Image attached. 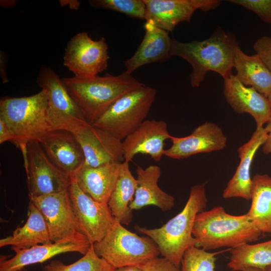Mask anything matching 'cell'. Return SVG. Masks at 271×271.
<instances>
[{
  "mask_svg": "<svg viewBox=\"0 0 271 271\" xmlns=\"http://www.w3.org/2000/svg\"><path fill=\"white\" fill-rule=\"evenodd\" d=\"M238 44L233 34L220 29L201 41L182 42L173 39L171 55L184 59L191 65V85L197 87L209 71L217 73L224 79L233 74L235 49Z\"/></svg>",
  "mask_w": 271,
  "mask_h": 271,
  "instance_id": "cell-1",
  "label": "cell"
},
{
  "mask_svg": "<svg viewBox=\"0 0 271 271\" xmlns=\"http://www.w3.org/2000/svg\"><path fill=\"white\" fill-rule=\"evenodd\" d=\"M62 80L85 119L91 124L120 97L145 86L125 71L116 76L107 73L104 76H74Z\"/></svg>",
  "mask_w": 271,
  "mask_h": 271,
  "instance_id": "cell-2",
  "label": "cell"
},
{
  "mask_svg": "<svg viewBox=\"0 0 271 271\" xmlns=\"http://www.w3.org/2000/svg\"><path fill=\"white\" fill-rule=\"evenodd\" d=\"M206 184L193 186L182 210L161 227L137 228L140 233L148 236L156 243L164 257L178 266H180L185 251L195 246L193 228L197 214L206 207Z\"/></svg>",
  "mask_w": 271,
  "mask_h": 271,
  "instance_id": "cell-3",
  "label": "cell"
},
{
  "mask_svg": "<svg viewBox=\"0 0 271 271\" xmlns=\"http://www.w3.org/2000/svg\"><path fill=\"white\" fill-rule=\"evenodd\" d=\"M192 233L195 246L206 251L224 247L234 248L256 241L262 234L246 213L231 215L222 206L198 214Z\"/></svg>",
  "mask_w": 271,
  "mask_h": 271,
  "instance_id": "cell-4",
  "label": "cell"
},
{
  "mask_svg": "<svg viewBox=\"0 0 271 271\" xmlns=\"http://www.w3.org/2000/svg\"><path fill=\"white\" fill-rule=\"evenodd\" d=\"M0 119L6 122L20 149L40 141L53 130L45 91L30 96H5L0 100Z\"/></svg>",
  "mask_w": 271,
  "mask_h": 271,
  "instance_id": "cell-5",
  "label": "cell"
},
{
  "mask_svg": "<svg viewBox=\"0 0 271 271\" xmlns=\"http://www.w3.org/2000/svg\"><path fill=\"white\" fill-rule=\"evenodd\" d=\"M53 129L70 132L84 153L82 167H98L124 162L122 141L86 120L68 116H50Z\"/></svg>",
  "mask_w": 271,
  "mask_h": 271,
  "instance_id": "cell-6",
  "label": "cell"
},
{
  "mask_svg": "<svg viewBox=\"0 0 271 271\" xmlns=\"http://www.w3.org/2000/svg\"><path fill=\"white\" fill-rule=\"evenodd\" d=\"M97 254L113 268L140 266L160 254L148 236H140L115 219L106 235L93 244Z\"/></svg>",
  "mask_w": 271,
  "mask_h": 271,
  "instance_id": "cell-7",
  "label": "cell"
},
{
  "mask_svg": "<svg viewBox=\"0 0 271 271\" xmlns=\"http://www.w3.org/2000/svg\"><path fill=\"white\" fill-rule=\"evenodd\" d=\"M155 89L144 86L117 99L93 124L122 141L146 120L155 99Z\"/></svg>",
  "mask_w": 271,
  "mask_h": 271,
  "instance_id": "cell-8",
  "label": "cell"
},
{
  "mask_svg": "<svg viewBox=\"0 0 271 271\" xmlns=\"http://www.w3.org/2000/svg\"><path fill=\"white\" fill-rule=\"evenodd\" d=\"M24 161L29 197L68 189L70 176L51 161L39 142L32 141L27 144V158Z\"/></svg>",
  "mask_w": 271,
  "mask_h": 271,
  "instance_id": "cell-9",
  "label": "cell"
},
{
  "mask_svg": "<svg viewBox=\"0 0 271 271\" xmlns=\"http://www.w3.org/2000/svg\"><path fill=\"white\" fill-rule=\"evenodd\" d=\"M68 191L81 232L91 244L100 241L113 225L115 218L107 204L95 201L78 186L73 176Z\"/></svg>",
  "mask_w": 271,
  "mask_h": 271,
  "instance_id": "cell-10",
  "label": "cell"
},
{
  "mask_svg": "<svg viewBox=\"0 0 271 271\" xmlns=\"http://www.w3.org/2000/svg\"><path fill=\"white\" fill-rule=\"evenodd\" d=\"M108 59V46L104 38L95 41L86 32H81L68 42L63 64L76 76H93L107 69Z\"/></svg>",
  "mask_w": 271,
  "mask_h": 271,
  "instance_id": "cell-11",
  "label": "cell"
},
{
  "mask_svg": "<svg viewBox=\"0 0 271 271\" xmlns=\"http://www.w3.org/2000/svg\"><path fill=\"white\" fill-rule=\"evenodd\" d=\"M29 199L44 217L52 242L82 233L73 211L68 190L30 197Z\"/></svg>",
  "mask_w": 271,
  "mask_h": 271,
  "instance_id": "cell-12",
  "label": "cell"
},
{
  "mask_svg": "<svg viewBox=\"0 0 271 271\" xmlns=\"http://www.w3.org/2000/svg\"><path fill=\"white\" fill-rule=\"evenodd\" d=\"M91 245L87 238L80 233L56 242L38 244L27 249L11 247L15 254L9 259L3 256L1 257L0 271H18L28 265L42 263L66 252H76L84 255Z\"/></svg>",
  "mask_w": 271,
  "mask_h": 271,
  "instance_id": "cell-13",
  "label": "cell"
},
{
  "mask_svg": "<svg viewBox=\"0 0 271 271\" xmlns=\"http://www.w3.org/2000/svg\"><path fill=\"white\" fill-rule=\"evenodd\" d=\"M146 6V21L158 27L173 32L178 24L189 22L194 12L200 9L208 12L215 9L218 0H144Z\"/></svg>",
  "mask_w": 271,
  "mask_h": 271,
  "instance_id": "cell-14",
  "label": "cell"
},
{
  "mask_svg": "<svg viewBox=\"0 0 271 271\" xmlns=\"http://www.w3.org/2000/svg\"><path fill=\"white\" fill-rule=\"evenodd\" d=\"M172 145L165 149L164 156L175 160L185 159L192 156L223 150L227 137L216 123L205 122L198 126L187 136H171Z\"/></svg>",
  "mask_w": 271,
  "mask_h": 271,
  "instance_id": "cell-15",
  "label": "cell"
},
{
  "mask_svg": "<svg viewBox=\"0 0 271 271\" xmlns=\"http://www.w3.org/2000/svg\"><path fill=\"white\" fill-rule=\"evenodd\" d=\"M171 136L164 120H145L122 141L124 161L129 163L135 156L141 154L160 162L164 156L165 142L170 140Z\"/></svg>",
  "mask_w": 271,
  "mask_h": 271,
  "instance_id": "cell-16",
  "label": "cell"
},
{
  "mask_svg": "<svg viewBox=\"0 0 271 271\" xmlns=\"http://www.w3.org/2000/svg\"><path fill=\"white\" fill-rule=\"evenodd\" d=\"M225 100L237 113H248L254 119L256 127H264L271 116V103L268 98L251 87L242 84L232 74L224 79Z\"/></svg>",
  "mask_w": 271,
  "mask_h": 271,
  "instance_id": "cell-17",
  "label": "cell"
},
{
  "mask_svg": "<svg viewBox=\"0 0 271 271\" xmlns=\"http://www.w3.org/2000/svg\"><path fill=\"white\" fill-rule=\"evenodd\" d=\"M39 142L51 161L70 176L83 166L85 157L82 149L75 137L68 130H52Z\"/></svg>",
  "mask_w": 271,
  "mask_h": 271,
  "instance_id": "cell-18",
  "label": "cell"
},
{
  "mask_svg": "<svg viewBox=\"0 0 271 271\" xmlns=\"http://www.w3.org/2000/svg\"><path fill=\"white\" fill-rule=\"evenodd\" d=\"M266 138L267 133L264 127L256 128L250 139L238 148L240 161L233 176L223 190V198L238 197L247 200L251 199L252 186L251 166L255 154Z\"/></svg>",
  "mask_w": 271,
  "mask_h": 271,
  "instance_id": "cell-19",
  "label": "cell"
},
{
  "mask_svg": "<svg viewBox=\"0 0 271 271\" xmlns=\"http://www.w3.org/2000/svg\"><path fill=\"white\" fill-rule=\"evenodd\" d=\"M144 37L134 54L124 62L126 73L131 74L148 64L162 63L171 56L172 40L169 32L146 21Z\"/></svg>",
  "mask_w": 271,
  "mask_h": 271,
  "instance_id": "cell-20",
  "label": "cell"
},
{
  "mask_svg": "<svg viewBox=\"0 0 271 271\" xmlns=\"http://www.w3.org/2000/svg\"><path fill=\"white\" fill-rule=\"evenodd\" d=\"M136 173L137 187L134 198L129 205L132 210L153 205L165 212L174 207V197L162 190L158 185L161 175L159 166L151 165L143 168L138 165Z\"/></svg>",
  "mask_w": 271,
  "mask_h": 271,
  "instance_id": "cell-21",
  "label": "cell"
},
{
  "mask_svg": "<svg viewBox=\"0 0 271 271\" xmlns=\"http://www.w3.org/2000/svg\"><path fill=\"white\" fill-rule=\"evenodd\" d=\"M37 83L46 93L50 116H68L85 120L62 78L51 68L44 65L41 67Z\"/></svg>",
  "mask_w": 271,
  "mask_h": 271,
  "instance_id": "cell-22",
  "label": "cell"
},
{
  "mask_svg": "<svg viewBox=\"0 0 271 271\" xmlns=\"http://www.w3.org/2000/svg\"><path fill=\"white\" fill-rule=\"evenodd\" d=\"M121 163L95 168L82 167L73 176L84 192L95 201L108 204L119 175Z\"/></svg>",
  "mask_w": 271,
  "mask_h": 271,
  "instance_id": "cell-23",
  "label": "cell"
},
{
  "mask_svg": "<svg viewBox=\"0 0 271 271\" xmlns=\"http://www.w3.org/2000/svg\"><path fill=\"white\" fill-rule=\"evenodd\" d=\"M52 242L44 217L31 201L28 206V218L21 227H17L12 234L0 240V247L11 246L27 249L33 246Z\"/></svg>",
  "mask_w": 271,
  "mask_h": 271,
  "instance_id": "cell-24",
  "label": "cell"
},
{
  "mask_svg": "<svg viewBox=\"0 0 271 271\" xmlns=\"http://www.w3.org/2000/svg\"><path fill=\"white\" fill-rule=\"evenodd\" d=\"M235 76L244 85L254 88L268 98L271 93V72L257 54L249 56L237 45L235 49Z\"/></svg>",
  "mask_w": 271,
  "mask_h": 271,
  "instance_id": "cell-25",
  "label": "cell"
},
{
  "mask_svg": "<svg viewBox=\"0 0 271 271\" xmlns=\"http://www.w3.org/2000/svg\"><path fill=\"white\" fill-rule=\"evenodd\" d=\"M137 184V179L130 171L129 163H121L108 206L113 217L122 224L128 225L132 220V210L129 205L134 198Z\"/></svg>",
  "mask_w": 271,
  "mask_h": 271,
  "instance_id": "cell-26",
  "label": "cell"
},
{
  "mask_svg": "<svg viewBox=\"0 0 271 271\" xmlns=\"http://www.w3.org/2000/svg\"><path fill=\"white\" fill-rule=\"evenodd\" d=\"M252 180L251 202L246 214L262 233L271 234V177L257 174Z\"/></svg>",
  "mask_w": 271,
  "mask_h": 271,
  "instance_id": "cell-27",
  "label": "cell"
},
{
  "mask_svg": "<svg viewBox=\"0 0 271 271\" xmlns=\"http://www.w3.org/2000/svg\"><path fill=\"white\" fill-rule=\"evenodd\" d=\"M228 267L231 271L252 267L266 269L271 265V239L250 244L240 245L230 249Z\"/></svg>",
  "mask_w": 271,
  "mask_h": 271,
  "instance_id": "cell-28",
  "label": "cell"
},
{
  "mask_svg": "<svg viewBox=\"0 0 271 271\" xmlns=\"http://www.w3.org/2000/svg\"><path fill=\"white\" fill-rule=\"evenodd\" d=\"M114 268L95 252L93 244L87 252L75 262L65 264L59 260L51 261L44 271H112Z\"/></svg>",
  "mask_w": 271,
  "mask_h": 271,
  "instance_id": "cell-29",
  "label": "cell"
},
{
  "mask_svg": "<svg viewBox=\"0 0 271 271\" xmlns=\"http://www.w3.org/2000/svg\"><path fill=\"white\" fill-rule=\"evenodd\" d=\"M217 254L195 246L191 247L183 256L181 271H214Z\"/></svg>",
  "mask_w": 271,
  "mask_h": 271,
  "instance_id": "cell-30",
  "label": "cell"
},
{
  "mask_svg": "<svg viewBox=\"0 0 271 271\" xmlns=\"http://www.w3.org/2000/svg\"><path fill=\"white\" fill-rule=\"evenodd\" d=\"M91 7L122 13L128 17L145 19L146 6L144 0H90Z\"/></svg>",
  "mask_w": 271,
  "mask_h": 271,
  "instance_id": "cell-31",
  "label": "cell"
},
{
  "mask_svg": "<svg viewBox=\"0 0 271 271\" xmlns=\"http://www.w3.org/2000/svg\"><path fill=\"white\" fill-rule=\"evenodd\" d=\"M228 2L252 11L264 22L271 24V0H230Z\"/></svg>",
  "mask_w": 271,
  "mask_h": 271,
  "instance_id": "cell-32",
  "label": "cell"
},
{
  "mask_svg": "<svg viewBox=\"0 0 271 271\" xmlns=\"http://www.w3.org/2000/svg\"><path fill=\"white\" fill-rule=\"evenodd\" d=\"M253 48L269 70L271 72V38L263 36L256 40Z\"/></svg>",
  "mask_w": 271,
  "mask_h": 271,
  "instance_id": "cell-33",
  "label": "cell"
},
{
  "mask_svg": "<svg viewBox=\"0 0 271 271\" xmlns=\"http://www.w3.org/2000/svg\"><path fill=\"white\" fill-rule=\"evenodd\" d=\"M142 271H181L178 266L165 257H155L140 266Z\"/></svg>",
  "mask_w": 271,
  "mask_h": 271,
  "instance_id": "cell-34",
  "label": "cell"
},
{
  "mask_svg": "<svg viewBox=\"0 0 271 271\" xmlns=\"http://www.w3.org/2000/svg\"><path fill=\"white\" fill-rule=\"evenodd\" d=\"M14 136L5 121L0 119V144L6 142H13Z\"/></svg>",
  "mask_w": 271,
  "mask_h": 271,
  "instance_id": "cell-35",
  "label": "cell"
},
{
  "mask_svg": "<svg viewBox=\"0 0 271 271\" xmlns=\"http://www.w3.org/2000/svg\"><path fill=\"white\" fill-rule=\"evenodd\" d=\"M264 127L267 133V138L262 146V152L265 154H268L271 153V116Z\"/></svg>",
  "mask_w": 271,
  "mask_h": 271,
  "instance_id": "cell-36",
  "label": "cell"
},
{
  "mask_svg": "<svg viewBox=\"0 0 271 271\" xmlns=\"http://www.w3.org/2000/svg\"><path fill=\"white\" fill-rule=\"evenodd\" d=\"M59 3L60 4V6L62 7H64L67 5L69 6V7L71 9H73L75 10H77L79 9V8L80 7V2L78 1H68V0H65V1H59Z\"/></svg>",
  "mask_w": 271,
  "mask_h": 271,
  "instance_id": "cell-37",
  "label": "cell"
},
{
  "mask_svg": "<svg viewBox=\"0 0 271 271\" xmlns=\"http://www.w3.org/2000/svg\"><path fill=\"white\" fill-rule=\"evenodd\" d=\"M5 56L3 53V52L2 53V52L1 51V75L3 83H6L8 81V78L6 74V71L5 70H6V68L5 67V66L6 65V63H4V62H5Z\"/></svg>",
  "mask_w": 271,
  "mask_h": 271,
  "instance_id": "cell-38",
  "label": "cell"
},
{
  "mask_svg": "<svg viewBox=\"0 0 271 271\" xmlns=\"http://www.w3.org/2000/svg\"><path fill=\"white\" fill-rule=\"evenodd\" d=\"M112 271H142L140 266H125L114 268Z\"/></svg>",
  "mask_w": 271,
  "mask_h": 271,
  "instance_id": "cell-39",
  "label": "cell"
},
{
  "mask_svg": "<svg viewBox=\"0 0 271 271\" xmlns=\"http://www.w3.org/2000/svg\"><path fill=\"white\" fill-rule=\"evenodd\" d=\"M15 1H1V5L5 8H10L15 5Z\"/></svg>",
  "mask_w": 271,
  "mask_h": 271,
  "instance_id": "cell-40",
  "label": "cell"
},
{
  "mask_svg": "<svg viewBox=\"0 0 271 271\" xmlns=\"http://www.w3.org/2000/svg\"><path fill=\"white\" fill-rule=\"evenodd\" d=\"M242 271H267L266 269H261L256 267H246L242 270Z\"/></svg>",
  "mask_w": 271,
  "mask_h": 271,
  "instance_id": "cell-41",
  "label": "cell"
},
{
  "mask_svg": "<svg viewBox=\"0 0 271 271\" xmlns=\"http://www.w3.org/2000/svg\"><path fill=\"white\" fill-rule=\"evenodd\" d=\"M266 269L267 271H271V265L268 266Z\"/></svg>",
  "mask_w": 271,
  "mask_h": 271,
  "instance_id": "cell-42",
  "label": "cell"
},
{
  "mask_svg": "<svg viewBox=\"0 0 271 271\" xmlns=\"http://www.w3.org/2000/svg\"><path fill=\"white\" fill-rule=\"evenodd\" d=\"M268 99L269 100L270 103H271V93H270L268 97Z\"/></svg>",
  "mask_w": 271,
  "mask_h": 271,
  "instance_id": "cell-43",
  "label": "cell"
},
{
  "mask_svg": "<svg viewBox=\"0 0 271 271\" xmlns=\"http://www.w3.org/2000/svg\"><path fill=\"white\" fill-rule=\"evenodd\" d=\"M18 271H28L27 269H26L25 268H23Z\"/></svg>",
  "mask_w": 271,
  "mask_h": 271,
  "instance_id": "cell-44",
  "label": "cell"
}]
</instances>
